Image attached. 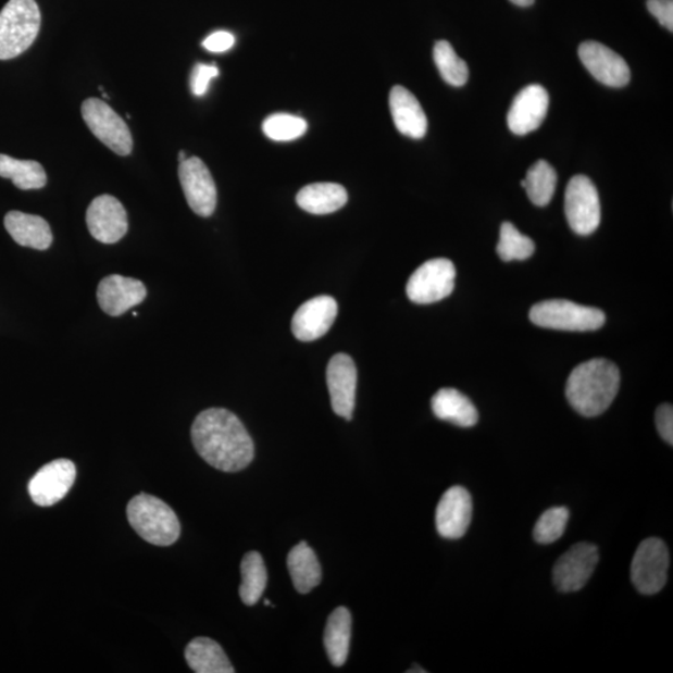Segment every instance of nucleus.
Segmentation results:
<instances>
[{
	"mask_svg": "<svg viewBox=\"0 0 673 673\" xmlns=\"http://www.w3.org/2000/svg\"><path fill=\"white\" fill-rule=\"evenodd\" d=\"M191 438L204 462L221 472H240L254 457L249 432L234 413L224 408H210L196 416Z\"/></svg>",
	"mask_w": 673,
	"mask_h": 673,
	"instance_id": "f257e3e1",
	"label": "nucleus"
},
{
	"mask_svg": "<svg viewBox=\"0 0 673 673\" xmlns=\"http://www.w3.org/2000/svg\"><path fill=\"white\" fill-rule=\"evenodd\" d=\"M620 371L615 363L603 358L578 364L566 383V398L577 413L584 416L602 414L616 398Z\"/></svg>",
	"mask_w": 673,
	"mask_h": 673,
	"instance_id": "f03ea898",
	"label": "nucleus"
},
{
	"mask_svg": "<svg viewBox=\"0 0 673 673\" xmlns=\"http://www.w3.org/2000/svg\"><path fill=\"white\" fill-rule=\"evenodd\" d=\"M126 514L133 529L157 547H170L180 538L182 526L175 511L150 494L134 497L127 504Z\"/></svg>",
	"mask_w": 673,
	"mask_h": 673,
	"instance_id": "7ed1b4c3",
	"label": "nucleus"
},
{
	"mask_svg": "<svg viewBox=\"0 0 673 673\" xmlns=\"http://www.w3.org/2000/svg\"><path fill=\"white\" fill-rule=\"evenodd\" d=\"M36 0H10L0 12V61H11L28 50L40 30Z\"/></svg>",
	"mask_w": 673,
	"mask_h": 673,
	"instance_id": "20e7f679",
	"label": "nucleus"
},
{
	"mask_svg": "<svg viewBox=\"0 0 673 673\" xmlns=\"http://www.w3.org/2000/svg\"><path fill=\"white\" fill-rule=\"evenodd\" d=\"M529 317L536 326L570 332L600 329L607 321L601 310L566 300H549L535 304Z\"/></svg>",
	"mask_w": 673,
	"mask_h": 673,
	"instance_id": "39448f33",
	"label": "nucleus"
},
{
	"mask_svg": "<svg viewBox=\"0 0 673 673\" xmlns=\"http://www.w3.org/2000/svg\"><path fill=\"white\" fill-rule=\"evenodd\" d=\"M84 122L102 144L117 155L126 157L133 151V135L129 126L105 101L97 98L85 100L82 105Z\"/></svg>",
	"mask_w": 673,
	"mask_h": 673,
	"instance_id": "423d86ee",
	"label": "nucleus"
},
{
	"mask_svg": "<svg viewBox=\"0 0 673 673\" xmlns=\"http://www.w3.org/2000/svg\"><path fill=\"white\" fill-rule=\"evenodd\" d=\"M456 276L453 262L447 259L427 261L409 277L407 296L416 304L439 302L454 291Z\"/></svg>",
	"mask_w": 673,
	"mask_h": 673,
	"instance_id": "0eeeda50",
	"label": "nucleus"
},
{
	"mask_svg": "<svg viewBox=\"0 0 673 673\" xmlns=\"http://www.w3.org/2000/svg\"><path fill=\"white\" fill-rule=\"evenodd\" d=\"M565 214L570 227L577 235L589 236L600 226L599 192L589 177L576 175L569 182L565 192Z\"/></svg>",
	"mask_w": 673,
	"mask_h": 673,
	"instance_id": "6e6552de",
	"label": "nucleus"
},
{
	"mask_svg": "<svg viewBox=\"0 0 673 673\" xmlns=\"http://www.w3.org/2000/svg\"><path fill=\"white\" fill-rule=\"evenodd\" d=\"M670 552L659 538L644 540L632 562V581L638 593L655 595L668 583Z\"/></svg>",
	"mask_w": 673,
	"mask_h": 673,
	"instance_id": "1a4fd4ad",
	"label": "nucleus"
},
{
	"mask_svg": "<svg viewBox=\"0 0 673 673\" xmlns=\"http://www.w3.org/2000/svg\"><path fill=\"white\" fill-rule=\"evenodd\" d=\"M598 564V547L590 543H578L557 561L552 570L553 584L561 593L582 590Z\"/></svg>",
	"mask_w": 673,
	"mask_h": 673,
	"instance_id": "9d476101",
	"label": "nucleus"
},
{
	"mask_svg": "<svg viewBox=\"0 0 673 673\" xmlns=\"http://www.w3.org/2000/svg\"><path fill=\"white\" fill-rule=\"evenodd\" d=\"M178 177L189 207L196 215L210 217L217 204V190L210 170L199 158H189L178 166Z\"/></svg>",
	"mask_w": 673,
	"mask_h": 673,
	"instance_id": "9b49d317",
	"label": "nucleus"
},
{
	"mask_svg": "<svg viewBox=\"0 0 673 673\" xmlns=\"http://www.w3.org/2000/svg\"><path fill=\"white\" fill-rule=\"evenodd\" d=\"M75 479L76 468L72 460H53L33 476L28 485L29 496L39 507H53L66 497Z\"/></svg>",
	"mask_w": 673,
	"mask_h": 673,
	"instance_id": "f8f14e48",
	"label": "nucleus"
},
{
	"mask_svg": "<svg viewBox=\"0 0 673 673\" xmlns=\"http://www.w3.org/2000/svg\"><path fill=\"white\" fill-rule=\"evenodd\" d=\"M89 233L97 241L113 245L126 235V210L123 203L112 195H101L94 199L87 211Z\"/></svg>",
	"mask_w": 673,
	"mask_h": 673,
	"instance_id": "ddd939ff",
	"label": "nucleus"
},
{
	"mask_svg": "<svg viewBox=\"0 0 673 673\" xmlns=\"http://www.w3.org/2000/svg\"><path fill=\"white\" fill-rule=\"evenodd\" d=\"M578 58L594 78L611 88H623L632 79L625 59L598 41L578 47Z\"/></svg>",
	"mask_w": 673,
	"mask_h": 673,
	"instance_id": "4468645a",
	"label": "nucleus"
},
{
	"mask_svg": "<svg viewBox=\"0 0 673 673\" xmlns=\"http://www.w3.org/2000/svg\"><path fill=\"white\" fill-rule=\"evenodd\" d=\"M327 386L334 412L351 421L357 390V369L351 357L338 353L331 358L327 367Z\"/></svg>",
	"mask_w": 673,
	"mask_h": 673,
	"instance_id": "2eb2a0df",
	"label": "nucleus"
},
{
	"mask_svg": "<svg viewBox=\"0 0 673 673\" xmlns=\"http://www.w3.org/2000/svg\"><path fill=\"white\" fill-rule=\"evenodd\" d=\"M549 94L539 84L527 85L515 97L508 113V126L515 135L539 129L549 110Z\"/></svg>",
	"mask_w": 673,
	"mask_h": 673,
	"instance_id": "dca6fc26",
	"label": "nucleus"
},
{
	"mask_svg": "<svg viewBox=\"0 0 673 673\" xmlns=\"http://www.w3.org/2000/svg\"><path fill=\"white\" fill-rule=\"evenodd\" d=\"M473 501L470 491L463 487H451L439 501L436 525L445 539L463 538L472 523Z\"/></svg>",
	"mask_w": 673,
	"mask_h": 673,
	"instance_id": "f3484780",
	"label": "nucleus"
},
{
	"mask_svg": "<svg viewBox=\"0 0 673 673\" xmlns=\"http://www.w3.org/2000/svg\"><path fill=\"white\" fill-rule=\"evenodd\" d=\"M338 314L334 297L319 296L303 303L295 313L292 332L302 342H312L327 334Z\"/></svg>",
	"mask_w": 673,
	"mask_h": 673,
	"instance_id": "a211bd4d",
	"label": "nucleus"
},
{
	"mask_svg": "<svg viewBox=\"0 0 673 673\" xmlns=\"http://www.w3.org/2000/svg\"><path fill=\"white\" fill-rule=\"evenodd\" d=\"M147 287L139 279L112 275L100 281L98 302L109 316L119 317L147 298Z\"/></svg>",
	"mask_w": 673,
	"mask_h": 673,
	"instance_id": "6ab92c4d",
	"label": "nucleus"
},
{
	"mask_svg": "<svg viewBox=\"0 0 673 673\" xmlns=\"http://www.w3.org/2000/svg\"><path fill=\"white\" fill-rule=\"evenodd\" d=\"M389 108L400 134L415 140L424 138L428 130V119L411 91L402 85H396L389 94Z\"/></svg>",
	"mask_w": 673,
	"mask_h": 673,
	"instance_id": "aec40b11",
	"label": "nucleus"
},
{
	"mask_svg": "<svg viewBox=\"0 0 673 673\" xmlns=\"http://www.w3.org/2000/svg\"><path fill=\"white\" fill-rule=\"evenodd\" d=\"M4 226L13 240L23 247L45 251L53 244V233L40 216L11 211L5 215Z\"/></svg>",
	"mask_w": 673,
	"mask_h": 673,
	"instance_id": "412c9836",
	"label": "nucleus"
},
{
	"mask_svg": "<svg viewBox=\"0 0 673 673\" xmlns=\"http://www.w3.org/2000/svg\"><path fill=\"white\" fill-rule=\"evenodd\" d=\"M434 415L462 428L474 427L479 421L478 411L472 400L453 388H443L432 399Z\"/></svg>",
	"mask_w": 673,
	"mask_h": 673,
	"instance_id": "4be33fe9",
	"label": "nucleus"
},
{
	"mask_svg": "<svg viewBox=\"0 0 673 673\" xmlns=\"http://www.w3.org/2000/svg\"><path fill=\"white\" fill-rule=\"evenodd\" d=\"M296 202L312 215H328L345 207L348 194L342 185L317 183L304 186L297 194Z\"/></svg>",
	"mask_w": 673,
	"mask_h": 673,
	"instance_id": "5701e85b",
	"label": "nucleus"
},
{
	"mask_svg": "<svg viewBox=\"0 0 673 673\" xmlns=\"http://www.w3.org/2000/svg\"><path fill=\"white\" fill-rule=\"evenodd\" d=\"M185 659L196 673H234L223 647L209 637H196L186 646Z\"/></svg>",
	"mask_w": 673,
	"mask_h": 673,
	"instance_id": "b1692460",
	"label": "nucleus"
},
{
	"mask_svg": "<svg viewBox=\"0 0 673 673\" xmlns=\"http://www.w3.org/2000/svg\"><path fill=\"white\" fill-rule=\"evenodd\" d=\"M289 575L292 577L296 590L309 594L322 581V570L316 553L310 545L302 541L289 551L287 557Z\"/></svg>",
	"mask_w": 673,
	"mask_h": 673,
	"instance_id": "393cba45",
	"label": "nucleus"
},
{
	"mask_svg": "<svg viewBox=\"0 0 673 673\" xmlns=\"http://www.w3.org/2000/svg\"><path fill=\"white\" fill-rule=\"evenodd\" d=\"M352 616L347 608H337L331 613L325 630V647L328 659L336 668L344 666L351 643Z\"/></svg>",
	"mask_w": 673,
	"mask_h": 673,
	"instance_id": "a878e982",
	"label": "nucleus"
},
{
	"mask_svg": "<svg viewBox=\"0 0 673 673\" xmlns=\"http://www.w3.org/2000/svg\"><path fill=\"white\" fill-rule=\"evenodd\" d=\"M0 177L11 178L21 190H39L47 185L46 170L33 160H18L0 153Z\"/></svg>",
	"mask_w": 673,
	"mask_h": 673,
	"instance_id": "bb28decb",
	"label": "nucleus"
},
{
	"mask_svg": "<svg viewBox=\"0 0 673 673\" xmlns=\"http://www.w3.org/2000/svg\"><path fill=\"white\" fill-rule=\"evenodd\" d=\"M241 577L240 598L247 607H253L267 586V570L260 552L246 553L241 562Z\"/></svg>",
	"mask_w": 673,
	"mask_h": 673,
	"instance_id": "cd10ccee",
	"label": "nucleus"
},
{
	"mask_svg": "<svg viewBox=\"0 0 673 673\" xmlns=\"http://www.w3.org/2000/svg\"><path fill=\"white\" fill-rule=\"evenodd\" d=\"M558 175L547 161L539 160L527 170L525 180L522 186L529 196L531 201L536 207H547L556 194Z\"/></svg>",
	"mask_w": 673,
	"mask_h": 673,
	"instance_id": "c85d7f7f",
	"label": "nucleus"
},
{
	"mask_svg": "<svg viewBox=\"0 0 673 673\" xmlns=\"http://www.w3.org/2000/svg\"><path fill=\"white\" fill-rule=\"evenodd\" d=\"M433 57L441 78L451 87H463L470 79V70H468L466 63L459 58L450 42L437 41L434 46Z\"/></svg>",
	"mask_w": 673,
	"mask_h": 673,
	"instance_id": "c756f323",
	"label": "nucleus"
},
{
	"mask_svg": "<svg viewBox=\"0 0 673 673\" xmlns=\"http://www.w3.org/2000/svg\"><path fill=\"white\" fill-rule=\"evenodd\" d=\"M497 251L502 261H524L532 258L535 244L531 237L519 233L513 224L504 223L500 228Z\"/></svg>",
	"mask_w": 673,
	"mask_h": 673,
	"instance_id": "7c9ffc66",
	"label": "nucleus"
},
{
	"mask_svg": "<svg viewBox=\"0 0 673 673\" xmlns=\"http://www.w3.org/2000/svg\"><path fill=\"white\" fill-rule=\"evenodd\" d=\"M309 124L301 116L274 114L262 124L263 134L274 141H294L302 138Z\"/></svg>",
	"mask_w": 673,
	"mask_h": 673,
	"instance_id": "2f4dec72",
	"label": "nucleus"
},
{
	"mask_svg": "<svg viewBox=\"0 0 673 673\" xmlns=\"http://www.w3.org/2000/svg\"><path fill=\"white\" fill-rule=\"evenodd\" d=\"M569 510L565 507L551 508L539 518L534 527V539L539 544L558 541L566 531Z\"/></svg>",
	"mask_w": 673,
	"mask_h": 673,
	"instance_id": "473e14b6",
	"label": "nucleus"
},
{
	"mask_svg": "<svg viewBox=\"0 0 673 673\" xmlns=\"http://www.w3.org/2000/svg\"><path fill=\"white\" fill-rule=\"evenodd\" d=\"M219 67L216 64H198L194 67L190 85L196 97H202L208 92L212 79L217 78Z\"/></svg>",
	"mask_w": 673,
	"mask_h": 673,
	"instance_id": "72a5a7b5",
	"label": "nucleus"
},
{
	"mask_svg": "<svg viewBox=\"0 0 673 673\" xmlns=\"http://www.w3.org/2000/svg\"><path fill=\"white\" fill-rule=\"evenodd\" d=\"M647 10L662 27L673 32V0H647Z\"/></svg>",
	"mask_w": 673,
	"mask_h": 673,
	"instance_id": "f704fd0d",
	"label": "nucleus"
},
{
	"mask_svg": "<svg viewBox=\"0 0 673 673\" xmlns=\"http://www.w3.org/2000/svg\"><path fill=\"white\" fill-rule=\"evenodd\" d=\"M656 427H658V432L660 436L669 443L670 446L673 445V408L671 404H662L656 411Z\"/></svg>",
	"mask_w": 673,
	"mask_h": 673,
	"instance_id": "c9c22d12",
	"label": "nucleus"
},
{
	"mask_svg": "<svg viewBox=\"0 0 673 673\" xmlns=\"http://www.w3.org/2000/svg\"><path fill=\"white\" fill-rule=\"evenodd\" d=\"M202 46L211 53H225L235 46V37L228 32L212 33L203 40Z\"/></svg>",
	"mask_w": 673,
	"mask_h": 673,
	"instance_id": "e433bc0d",
	"label": "nucleus"
},
{
	"mask_svg": "<svg viewBox=\"0 0 673 673\" xmlns=\"http://www.w3.org/2000/svg\"><path fill=\"white\" fill-rule=\"evenodd\" d=\"M510 2L518 7L527 8L532 7L535 0H510Z\"/></svg>",
	"mask_w": 673,
	"mask_h": 673,
	"instance_id": "4c0bfd02",
	"label": "nucleus"
},
{
	"mask_svg": "<svg viewBox=\"0 0 673 673\" xmlns=\"http://www.w3.org/2000/svg\"><path fill=\"white\" fill-rule=\"evenodd\" d=\"M186 158V153L185 151H180V153H178V161H180V163H183V161H185Z\"/></svg>",
	"mask_w": 673,
	"mask_h": 673,
	"instance_id": "58836bf2",
	"label": "nucleus"
},
{
	"mask_svg": "<svg viewBox=\"0 0 673 673\" xmlns=\"http://www.w3.org/2000/svg\"><path fill=\"white\" fill-rule=\"evenodd\" d=\"M416 670H408V672H427L425 670H421V668H414Z\"/></svg>",
	"mask_w": 673,
	"mask_h": 673,
	"instance_id": "ea45409f",
	"label": "nucleus"
}]
</instances>
